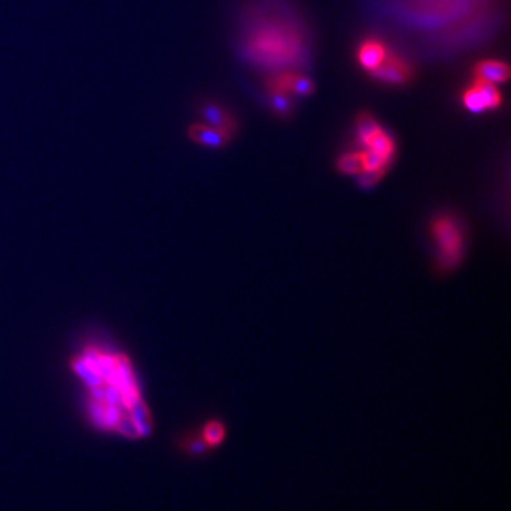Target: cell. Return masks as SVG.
I'll list each match as a JSON object with an SVG mask.
<instances>
[{
  "label": "cell",
  "mask_w": 511,
  "mask_h": 511,
  "mask_svg": "<svg viewBox=\"0 0 511 511\" xmlns=\"http://www.w3.org/2000/svg\"><path fill=\"white\" fill-rule=\"evenodd\" d=\"M430 234L440 270L451 271L456 268L462 263L466 250V236L460 220L453 215H439L430 223Z\"/></svg>",
  "instance_id": "cell-1"
},
{
  "label": "cell",
  "mask_w": 511,
  "mask_h": 511,
  "mask_svg": "<svg viewBox=\"0 0 511 511\" xmlns=\"http://www.w3.org/2000/svg\"><path fill=\"white\" fill-rule=\"evenodd\" d=\"M188 138L202 147L208 148H222L229 144L233 132L212 127L206 122H193L186 129Z\"/></svg>",
  "instance_id": "cell-2"
},
{
  "label": "cell",
  "mask_w": 511,
  "mask_h": 511,
  "mask_svg": "<svg viewBox=\"0 0 511 511\" xmlns=\"http://www.w3.org/2000/svg\"><path fill=\"white\" fill-rule=\"evenodd\" d=\"M372 76L381 81H387L391 84H400L407 81L411 72H409L407 65L394 57H385V60L377 67L371 70Z\"/></svg>",
  "instance_id": "cell-3"
},
{
  "label": "cell",
  "mask_w": 511,
  "mask_h": 511,
  "mask_svg": "<svg viewBox=\"0 0 511 511\" xmlns=\"http://www.w3.org/2000/svg\"><path fill=\"white\" fill-rule=\"evenodd\" d=\"M477 79L489 83H504L510 77V68L503 61L485 60L476 67Z\"/></svg>",
  "instance_id": "cell-4"
},
{
  "label": "cell",
  "mask_w": 511,
  "mask_h": 511,
  "mask_svg": "<svg viewBox=\"0 0 511 511\" xmlns=\"http://www.w3.org/2000/svg\"><path fill=\"white\" fill-rule=\"evenodd\" d=\"M385 57H387L385 47L375 40L365 42L358 51V60L361 65L369 72L373 70V68H377L385 60Z\"/></svg>",
  "instance_id": "cell-5"
},
{
  "label": "cell",
  "mask_w": 511,
  "mask_h": 511,
  "mask_svg": "<svg viewBox=\"0 0 511 511\" xmlns=\"http://www.w3.org/2000/svg\"><path fill=\"white\" fill-rule=\"evenodd\" d=\"M202 117H203V122H206V124H209L212 127H216V128H220V129H226V131L233 132V129L236 127L233 117L216 104H204L202 107Z\"/></svg>",
  "instance_id": "cell-6"
},
{
  "label": "cell",
  "mask_w": 511,
  "mask_h": 511,
  "mask_svg": "<svg viewBox=\"0 0 511 511\" xmlns=\"http://www.w3.org/2000/svg\"><path fill=\"white\" fill-rule=\"evenodd\" d=\"M226 433L227 430L223 422L219 419H211L202 426L199 436L209 449H216L225 441Z\"/></svg>",
  "instance_id": "cell-7"
},
{
  "label": "cell",
  "mask_w": 511,
  "mask_h": 511,
  "mask_svg": "<svg viewBox=\"0 0 511 511\" xmlns=\"http://www.w3.org/2000/svg\"><path fill=\"white\" fill-rule=\"evenodd\" d=\"M364 147H365V149H371L373 152H378L380 155H382V156H385L391 161L394 159L395 141L382 128L377 133H375Z\"/></svg>",
  "instance_id": "cell-8"
},
{
  "label": "cell",
  "mask_w": 511,
  "mask_h": 511,
  "mask_svg": "<svg viewBox=\"0 0 511 511\" xmlns=\"http://www.w3.org/2000/svg\"><path fill=\"white\" fill-rule=\"evenodd\" d=\"M336 168L339 172H343L346 175H359L365 170L362 151L348 152V154H344L343 156H339L336 162Z\"/></svg>",
  "instance_id": "cell-9"
},
{
  "label": "cell",
  "mask_w": 511,
  "mask_h": 511,
  "mask_svg": "<svg viewBox=\"0 0 511 511\" xmlns=\"http://www.w3.org/2000/svg\"><path fill=\"white\" fill-rule=\"evenodd\" d=\"M380 129H381L380 124L371 114L361 113L358 115V118H357V132H358V136H359L362 145H365Z\"/></svg>",
  "instance_id": "cell-10"
},
{
  "label": "cell",
  "mask_w": 511,
  "mask_h": 511,
  "mask_svg": "<svg viewBox=\"0 0 511 511\" xmlns=\"http://www.w3.org/2000/svg\"><path fill=\"white\" fill-rule=\"evenodd\" d=\"M474 87L479 90V92L482 94L483 101L486 104V108H496V107L500 106L501 95H500L498 90L493 86V83H489V81H485V80H480V79H476Z\"/></svg>",
  "instance_id": "cell-11"
},
{
  "label": "cell",
  "mask_w": 511,
  "mask_h": 511,
  "mask_svg": "<svg viewBox=\"0 0 511 511\" xmlns=\"http://www.w3.org/2000/svg\"><path fill=\"white\" fill-rule=\"evenodd\" d=\"M463 102H464L466 108L469 111H471V113L479 114V113H482V111L486 110V104H485V101H483V97L479 92V90H477L474 86L464 92Z\"/></svg>",
  "instance_id": "cell-12"
},
{
  "label": "cell",
  "mask_w": 511,
  "mask_h": 511,
  "mask_svg": "<svg viewBox=\"0 0 511 511\" xmlns=\"http://www.w3.org/2000/svg\"><path fill=\"white\" fill-rule=\"evenodd\" d=\"M270 92H271L270 102H271L273 110H275L279 114H282V115L289 114L290 108H291V102H290L289 97L286 95V92L273 91V90H270Z\"/></svg>",
  "instance_id": "cell-13"
},
{
  "label": "cell",
  "mask_w": 511,
  "mask_h": 511,
  "mask_svg": "<svg viewBox=\"0 0 511 511\" xmlns=\"http://www.w3.org/2000/svg\"><path fill=\"white\" fill-rule=\"evenodd\" d=\"M385 174L387 172H384V170H364V172L358 175V184L361 188L369 189L377 185L384 178Z\"/></svg>",
  "instance_id": "cell-14"
}]
</instances>
